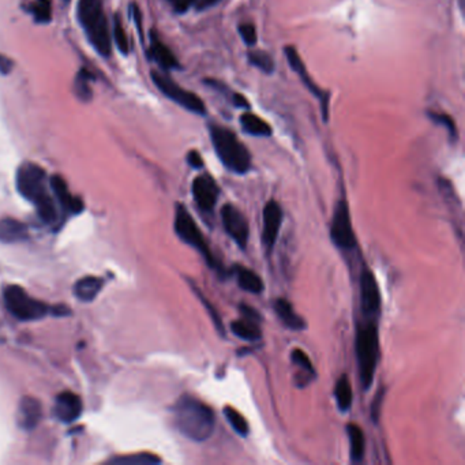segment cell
Returning <instances> with one entry per match:
<instances>
[{"instance_id": "obj_1", "label": "cell", "mask_w": 465, "mask_h": 465, "mask_svg": "<svg viewBox=\"0 0 465 465\" xmlns=\"http://www.w3.org/2000/svg\"><path fill=\"white\" fill-rule=\"evenodd\" d=\"M17 189L36 207L43 222L55 225L59 221V205L47 186V173L40 165L23 162L17 171Z\"/></svg>"}, {"instance_id": "obj_2", "label": "cell", "mask_w": 465, "mask_h": 465, "mask_svg": "<svg viewBox=\"0 0 465 465\" xmlns=\"http://www.w3.org/2000/svg\"><path fill=\"white\" fill-rule=\"evenodd\" d=\"M173 421L180 434L186 438L204 442L214 430V414L205 403L191 396H183L172 408Z\"/></svg>"}, {"instance_id": "obj_3", "label": "cell", "mask_w": 465, "mask_h": 465, "mask_svg": "<svg viewBox=\"0 0 465 465\" xmlns=\"http://www.w3.org/2000/svg\"><path fill=\"white\" fill-rule=\"evenodd\" d=\"M210 138L213 148L222 165L234 173L243 175L252 168V155L249 149L228 129L210 124Z\"/></svg>"}, {"instance_id": "obj_4", "label": "cell", "mask_w": 465, "mask_h": 465, "mask_svg": "<svg viewBox=\"0 0 465 465\" xmlns=\"http://www.w3.org/2000/svg\"><path fill=\"white\" fill-rule=\"evenodd\" d=\"M355 352L363 389L368 390L374 382L377 366L379 361V334L377 321L364 319L358 325L355 339Z\"/></svg>"}, {"instance_id": "obj_5", "label": "cell", "mask_w": 465, "mask_h": 465, "mask_svg": "<svg viewBox=\"0 0 465 465\" xmlns=\"http://www.w3.org/2000/svg\"><path fill=\"white\" fill-rule=\"evenodd\" d=\"M78 19L93 48L108 57L111 55V30L102 0H79Z\"/></svg>"}, {"instance_id": "obj_6", "label": "cell", "mask_w": 465, "mask_h": 465, "mask_svg": "<svg viewBox=\"0 0 465 465\" xmlns=\"http://www.w3.org/2000/svg\"><path fill=\"white\" fill-rule=\"evenodd\" d=\"M175 232L178 236L189 246L196 249L202 258L205 259L207 266L213 270H216L220 276L225 274V270L222 269V265L214 257L211 253L209 245H207L200 227L197 225L196 220L191 217L190 211L186 209L184 205L179 204L176 207V214H175Z\"/></svg>"}, {"instance_id": "obj_7", "label": "cell", "mask_w": 465, "mask_h": 465, "mask_svg": "<svg viewBox=\"0 0 465 465\" xmlns=\"http://www.w3.org/2000/svg\"><path fill=\"white\" fill-rule=\"evenodd\" d=\"M3 299L7 310L17 319L29 322L46 318L48 314H57L56 309L32 298L22 287L8 285L4 288Z\"/></svg>"}, {"instance_id": "obj_8", "label": "cell", "mask_w": 465, "mask_h": 465, "mask_svg": "<svg viewBox=\"0 0 465 465\" xmlns=\"http://www.w3.org/2000/svg\"><path fill=\"white\" fill-rule=\"evenodd\" d=\"M330 238L334 246L343 252H352L357 249V235L345 198H341L334 209L330 225Z\"/></svg>"}, {"instance_id": "obj_9", "label": "cell", "mask_w": 465, "mask_h": 465, "mask_svg": "<svg viewBox=\"0 0 465 465\" xmlns=\"http://www.w3.org/2000/svg\"><path fill=\"white\" fill-rule=\"evenodd\" d=\"M152 79L155 82V86L158 91L165 95L168 99L172 102L179 104L180 106L186 108L187 111L197 113V115H207V106L204 102L193 92H189L179 86L175 81H172L168 75L160 73V71H152Z\"/></svg>"}, {"instance_id": "obj_10", "label": "cell", "mask_w": 465, "mask_h": 465, "mask_svg": "<svg viewBox=\"0 0 465 465\" xmlns=\"http://www.w3.org/2000/svg\"><path fill=\"white\" fill-rule=\"evenodd\" d=\"M359 290H361V311L363 319L377 321L381 314V292L374 273L363 266L359 277Z\"/></svg>"}, {"instance_id": "obj_11", "label": "cell", "mask_w": 465, "mask_h": 465, "mask_svg": "<svg viewBox=\"0 0 465 465\" xmlns=\"http://www.w3.org/2000/svg\"><path fill=\"white\" fill-rule=\"evenodd\" d=\"M221 220L228 236L240 249H246L250 236V228L245 214L238 207L227 204L221 209Z\"/></svg>"}, {"instance_id": "obj_12", "label": "cell", "mask_w": 465, "mask_h": 465, "mask_svg": "<svg viewBox=\"0 0 465 465\" xmlns=\"http://www.w3.org/2000/svg\"><path fill=\"white\" fill-rule=\"evenodd\" d=\"M284 52H285V56H287V60H288L291 68L301 77V79L306 85V88L319 100L321 109H322V119L326 122L328 115H329V93L323 92L321 88H318L315 85V82L311 79L310 75L306 70V66H305L302 57L299 56V53L292 46H287Z\"/></svg>"}, {"instance_id": "obj_13", "label": "cell", "mask_w": 465, "mask_h": 465, "mask_svg": "<svg viewBox=\"0 0 465 465\" xmlns=\"http://www.w3.org/2000/svg\"><path fill=\"white\" fill-rule=\"evenodd\" d=\"M283 222V210L276 201H269L263 207V229L262 243L267 254L272 253Z\"/></svg>"}, {"instance_id": "obj_14", "label": "cell", "mask_w": 465, "mask_h": 465, "mask_svg": "<svg viewBox=\"0 0 465 465\" xmlns=\"http://www.w3.org/2000/svg\"><path fill=\"white\" fill-rule=\"evenodd\" d=\"M193 197L202 211L211 213L220 197V187L210 175L197 176L193 182Z\"/></svg>"}, {"instance_id": "obj_15", "label": "cell", "mask_w": 465, "mask_h": 465, "mask_svg": "<svg viewBox=\"0 0 465 465\" xmlns=\"http://www.w3.org/2000/svg\"><path fill=\"white\" fill-rule=\"evenodd\" d=\"M82 400L73 392H61L55 399L53 415L61 423L75 421L82 414Z\"/></svg>"}, {"instance_id": "obj_16", "label": "cell", "mask_w": 465, "mask_h": 465, "mask_svg": "<svg viewBox=\"0 0 465 465\" xmlns=\"http://www.w3.org/2000/svg\"><path fill=\"white\" fill-rule=\"evenodd\" d=\"M50 189H51L52 194L57 205L61 210L70 214H78L82 211L84 209L82 201L70 193L66 182L60 176L57 175L52 176L50 180Z\"/></svg>"}, {"instance_id": "obj_17", "label": "cell", "mask_w": 465, "mask_h": 465, "mask_svg": "<svg viewBox=\"0 0 465 465\" xmlns=\"http://www.w3.org/2000/svg\"><path fill=\"white\" fill-rule=\"evenodd\" d=\"M41 417H43V408L37 399L29 396L21 399L17 411V420L21 428L26 431L36 428Z\"/></svg>"}, {"instance_id": "obj_18", "label": "cell", "mask_w": 465, "mask_h": 465, "mask_svg": "<svg viewBox=\"0 0 465 465\" xmlns=\"http://www.w3.org/2000/svg\"><path fill=\"white\" fill-rule=\"evenodd\" d=\"M28 238L29 232L23 222L11 217L0 218V242L11 245L23 242Z\"/></svg>"}, {"instance_id": "obj_19", "label": "cell", "mask_w": 465, "mask_h": 465, "mask_svg": "<svg viewBox=\"0 0 465 465\" xmlns=\"http://www.w3.org/2000/svg\"><path fill=\"white\" fill-rule=\"evenodd\" d=\"M274 311L277 314V316L280 318V321L283 322L284 326H287L291 330H305L307 328L306 321L296 314V311L294 310L292 305L280 298L276 301L274 303Z\"/></svg>"}, {"instance_id": "obj_20", "label": "cell", "mask_w": 465, "mask_h": 465, "mask_svg": "<svg viewBox=\"0 0 465 465\" xmlns=\"http://www.w3.org/2000/svg\"><path fill=\"white\" fill-rule=\"evenodd\" d=\"M149 55L160 67H162L165 70L179 68L178 59L175 57V55L162 41H160V39L155 36V33H152V36H151Z\"/></svg>"}, {"instance_id": "obj_21", "label": "cell", "mask_w": 465, "mask_h": 465, "mask_svg": "<svg viewBox=\"0 0 465 465\" xmlns=\"http://www.w3.org/2000/svg\"><path fill=\"white\" fill-rule=\"evenodd\" d=\"M103 285V278L95 276H86L75 283L74 295L82 302H92L100 294Z\"/></svg>"}, {"instance_id": "obj_22", "label": "cell", "mask_w": 465, "mask_h": 465, "mask_svg": "<svg viewBox=\"0 0 465 465\" xmlns=\"http://www.w3.org/2000/svg\"><path fill=\"white\" fill-rule=\"evenodd\" d=\"M234 272L238 277V284L243 291L250 292V294H256V295H259V294L263 292V290H265L263 281L256 272H253L247 267H243V266H235Z\"/></svg>"}, {"instance_id": "obj_23", "label": "cell", "mask_w": 465, "mask_h": 465, "mask_svg": "<svg viewBox=\"0 0 465 465\" xmlns=\"http://www.w3.org/2000/svg\"><path fill=\"white\" fill-rule=\"evenodd\" d=\"M231 330L239 339L246 340V341H258L262 337V330L259 328V322L249 319V318H245V316L242 319L234 321L231 323Z\"/></svg>"}, {"instance_id": "obj_24", "label": "cell", "mask_w": 465, "mask_h": 465, "mask_svg": "<svg viewBox=\"0 0 465 465\" xmlns=\"http://www.w3.org/2000/svg\"><path fill=\"white\" fill-rule=\"evenodd\" d=\"M347 433L350 438V449H351V460L354 463H361L366 453V438L362 428L355 423L347 424Z\"/></svg>"}, {"instance_id": "obj_25", "label": "cell", "mask_w": 465, "mask_h": 465, "mask_svg": "<svg viewBox=\"0 0 465 465\" xmlns=\"http://www.w3.org/2000/svg\"><path fill=\"white\" fill-rule=\"evenodd\" d=\"M334 396L337 401V407L340 408L341 412H347L352 407L354 401V393H352V385L345 374H343L336 385H334Z\"/></svg>"}, {"instance_id": "obj_26", "label": "cell", "mask_w": 465, "mask_h": 465, "mask_svg": "<svg viewBox=\"0 0 465 465\" xmlns=\"http://www.w3.org/2000/svg\"><path fill=\"white\" fill-rule=\"evenodd\" d=\"M240 124L243 130L256 137H269L272 135V127L257 115L252 112H245L240 116Z\"/></svg>"}, {"instance_id": "obj_27", "label": "cell", "mask_w": 465, "mask_h": 465, "mask_svg": "<svg viewBox=\"0 0 465 465\" xmlns=\"http://www.w3.org/2000/svg\"><path fill=\"white\" fill-rule=\"evenodd\" d=\"M224 415L227 417V420L229 421V424L232 426V428L240 435V437H247L249 435V423L245 419V416L240 414L238 410L232 408V407H224Z\"/></svg>"}, {"instance_id": "obj_28", "label": "cell", "mask_w": 465, "mask_h": 465, "mask_svg": "<svg viewBox=\"0 0 465 465\" xmlns=\"http://www.w3.org/2000/svg\"><path fill=\"white\" fill-rule=\"evenodd\" d=\"M109 463L116 465H155L161 463V459H158L155 455L151 453H140V455H131L124 457H116L112 459Z\"/></svg>"}, {"instance_id": "obj_29", "label": "cell", "mask_w": 465, "mask_h": 465, "mask_svg": "<svg viewBox=\"0 0 465 465\" xmlns=\"http://www.w3.org/2000/svg\"><path fill=\"white\" fill-rule=\"evenodd\" d=\"M247 57L253 66H256L265 74H272L274 71V60L267 52L258 51V50L249 52Z\"/></svg>"}, {"instance_id": "obj_30", "label": "cell", "mask_w": 465, "mask_h": 465, "mask_svg": "<svg viewBox=\"0 0 465 465\" xmlns=\"http://www.w3.org/2000/svg\"><path fill=\"white\" fill-rule=\"evenodd\" d=\"M92 81H93V77L84 68L77 75L75 91H77V95L85 102H91L92 99V88H91Z\"/></svg>"}, {"instance_id": "obj_31", "label": "cell", "mask_w": 465, "mask_h": 465, "mask_svg": "<svg viewBox=\"0 0 465 465\" xmlns=\"http://www.w3.org/2000/svg\"><path fill=\"white\" fill-rule=\"evenodd\" d=\"M191 288L194 290V292H196V295L198 296V299L201 301V303L207 307V310L209 311V315H210V318H211V321H213V323H214V326H216V329L218 330V333L221 334V336H225V329H224V325H222V321H221V318H220V315H218V312H217V310H216V307L210 303V301L207 299V296L201 292V290L194 284V283H191Z\"/></svg>"}, {"instance_id": "obj_32", "label": "cell", "mask_w": 465, "mask_h": 465, "mask_svg": "<svg viewBox=\"0 0 465 465\" xmlns=\"http://www.w3.org/2000/svg\"><path fill=\"white\" fill-rule=\"evenodd\" d=\"M113 40L119 48V51L122 52L123 55H129L130 53V44H129V39H127V33L122 25V21L119 19V15L113 17Z\"/></svg>"}, {"instance_id": "obj_33", "label": "cell", "mask_w": 465, "mask_h": 465, "mask_svg": "<svg viewBox=\"0 0 465 465\" xmlns=\"http://www.w3.org/2000/svg\"><path fill=\"white\" fill-rule=\"evenodd\" d=\"M32 12L37 22L48 23L52 19V0H36Z\"/></svg>"}, {"instance_id": "obj_34", "label": "cell", "mask_w": 465, "mask_h": 465, "mask_svg": "<svg viewBox=\"0 0 465 465\" xmlns=\"http://www.w3.org/2000/svg\"><path fill=\"white\" fill-rule=\"evenodd\" d=\"M291 359L295 366H298L301 370H303L305 372H307L310 377H315V368L311 363L310 358L307 357V354L299 348H295L291 352Z\"/></svg>"}, {"instance_id": "obj_35", "label": "cell", "mask_w": 465, "mask_h": 465, "mask_svg": "<svg viewBox=\"0 0 465 465\" xmlns=\"http://www.w3.org/2000/svg\"><path fill=\"white\" fill-rule=\"evenodd\" d=\"M428 116H430V119H431L434 123L444 126V127H445V129L449 131V134H450V137H452V138H456V137H457L456 123H455V120H453V119H452L449 115H446V113H437V112H430V113H428Z\"/></svg>"}, {"instance_id": "obj_36", "label": "cell", "mask_w": 465, "mask_h": 465, "mask_svg": "<svg viewBox=\"0 0 465 465\" xmlns=\"http://www.w3.org/2000/svg\"><path fill=\"white\" fill-rule=\"evenodd\" d=\"M239 35L247 46H256L257 43V30L252 23H243L239 26Z\"/></svg>"}, {"instance_id": "obj_37", "label": "cell", "mask_w": 465, "mask_h": 465, "mask_svg": "<svg viewBox=\"0 0 465 465\" xmlns=\"http://www.w3.org/2000/svg\"><path fill=\"white\" fill-rule=\"evenodd\" d=\"M386 393V389L385 388H381L378 390V393L375 395L374 397V401L371 404V419L372 421L377 424L379 421V416H381V407H382V403H383V396Z\"/></svg>"}, {"instance_id": "obj_38", "label": "cell", "mask_w": 465, "mask_h": 465, "mask_svg": "<svg viewBox=\"0 0 465 465\" xmlns=\"http://www.w3.org/2000/svg\"><path fill=\"white\" fill-rule=\"evenodd\" d=\"M187 162L194 169H201L204 167V160H202V157H201V155L197 151H191L187 155Z\"/></svg>"}, {"instance_id": "obj_39", "label": "cell", "mask_w": 465, "mask_h": 465, "mask_svg": "<svg viewBox=\"0 0 465 465\" xmlns=\"http://www.w3.org/2000/svg\"><path fill=\"white\" fill-rule=\"evenodd\" d=\"M12 66H14L12 60L7 55L0 52V74L8 75L12 71Z\"/></svg>"}, {"instance_id": "obj_40", "label": "cell", "mask_w": 465, "mask_h": 465, "mask_svg": "<svg viewBox=\"0 0 465 465\" xmlns=\"http://www.w3.org/2000/svg\"><path fill=\"white\" fill-rule=\"evenodd\" d=\"M239 309H240V312H242V315H243L245 318H249V319H253V321H257V322H259V321L262 319L259 311L253 309V307H250V306H247V305H240Z\"/></svg>"}, {"instance_id": "obj_41", "label": "cell", "mask_w": 465, "mask_h": 465, "mask_svg": "<svg viewBox=\"0 0 465 465\" xmlns=\"http://www.w3.org/2000/svg\"><path fill=\"white\" fill-rule=\"evenodd\" d=\"M168 1L178 12H184L193 6V0H168Z\"/></svg>"}, {"instance_id": "obj_42", "label": "cell", "mask_w": 465, "mask_h": 465, "mask_svg": "<svg viewBox=\"0 0 465 465\" xmlns=\"http://www.w3.org/2000/svg\"><path fill=\"white\" fill-rule=\"evenodd\" d=\"M131 10H133V17H134V21L137 23V28H138V30L141 33V37H142L144 32H142V15H141V11H140V8H138L137 4H133Z\"/></svg>"}, {"instance_id": "obj_43", "label": "cell", "mask_w": 465, "mask_h": 465, "mask_svg": "<svg viewBox=\"0 0 465 465\" xmlns=\"http://www.w3.org/2000/svg\"><path fill=\"white\" fill-rule=\"evenodd\" d=\"M220 0H193V4L196 6L197 10L202 11V10H207L209 7L217 4Z\"/></svg>"}, {"instance_id": "obj_44", "label": "cell", "mask_w": 465, "mask_h": 465, "mask_svg": "<svg viewBox=\"0 0 465 465\" xmlns=\"http://www.w3.org/2000/svg\"><path fill=\"white\" fill-rule=\"evenodd\" d=\"M234 104H235L236 106H239V108H245V109L250 108V103L247 102V99H246L245 96L239 95V93H235V95H234Z\"/></svg>"}]
</instances>
